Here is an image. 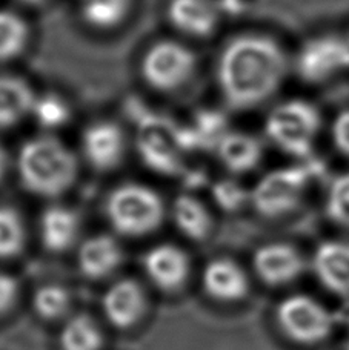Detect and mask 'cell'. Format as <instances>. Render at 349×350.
<instances>
[{
    "label": "cell",
    "instance_id": "cell-5",
    "mask_svg": "<svg viewBox=\"0 0 349 350\" xmlns=\"http://www.w3.org/2000/svg\"><path fill=\"white\" fill-rule=\"evenodd\" d=\"M309 183L311 174L300 166L274 170L254 186L251 192L254 208L266 218L289 215L302 206Z\"/></svg>",
    "mask_w": 349,
    "mask_h": 350
},
{
    "label": "cell",
    "instance_id": "cell-19",
    "mask_svg": "<svg viewBox=\"0 0 349 350\" xmlns=\"http://www.w3.org/2000/svg\"><path fill=\"white\" fill-rule=\"evenodd\" d=\"M36 96L23 79L0 76V131L12 128L33 112Z\"/></svg>",
    "mask_w": 349,
    "mask_h": 350
},
{
    "label": "cell",
    "instance_id": "cell-20",
    "mask_svg": "<svg viewBox=\"0 0 349 350\" xmlns=\"http://www.w3.org/2000/svg\"><path fill=\"white\" fill-rule=\"evenodd\" d=\"M171 214L177 229L191 240H205L213 229V218L209 211L196 197H177L172 203Z\"/></svg>",
    "mask_w": 349,
    "mask_h": 350
},
{
    "label": "cell",
    "instance_id": "cell-27",
    "mask_svg": "<svg viewBox=\"0 0 349 350\" xmlns=\"http://www.w3.org/2000/svg\"><path fill=\"white\" fill-rule=\"evenodd\" d=\"M31 114L43 128H60L70 118V106L55 94H47L43 97H36Z\"/></svg>",
    "mask_w": 349,
    "mask_h": 350
},
{
    "label": "cell",
    "instance_id": "cell-22",
    "mask_svg": "<svg viewBox=\"0 0 349 350\" xmlns=\"http://www.w3.org/2000/svg\"><path fill=\"white\" fill-rule=\"evenodd\" d=\"M102 335L96 323L86 315H77L65 324L60 334L62 350H99Z\"/></svg>",
    "mask_w": 349,
    "mask_h": 350
},
{
    "label": "cell",
    "instance_id": "cell-23",
    "mask_svg": "<svg viewBox=\"0 0 349 350\" xmlns=\"http://www.w3.org/2000/svg\"><path fill=\"white\" fill-rule=\"evenodd\" d=\"M29 39L28 25L14 12L0 11V62L21 55Z\"/></svg>",
    "mask_w": 349,
    "mask_h": 350
},
{
    "label": "cell",
    "instance_id": "cell-6",
    "mask_svg": "<svg viewBox=\"0 0 349 350\" xmlns=\"http://www.w3.org/2000/svg\"><path fill=\"white\" fill-rule=\"evenodd\" d=\"M197 59L190 48L174 40L154 43L142 59L143 80L155 91H177L190 82Z\"/></svg>",
    "mask_w": 349,
    "mask_h": 350
},
{
    "label": "cell",
    "instance_id": "cell-9",
    "mask_svg": "<svg viewBox=\"0 0 349 350\" xmlns=\"http://www.w3.org/2000/svg\"><path fill=\"white\" fill-rule=\"evenodd\" d=\"M127 140L122 128L113 122H96L82 134V152L97 171L107 172L122 163Z\"/></svg>",
    "mask_w": 349,
    "mask_h": 350
},
{
    "label": "cell",
    "instance_id": "cell-10",
    "mask_svg": "<svg viewBox=\"0 0 349 350\" xmlns=\"http://www.w3.org/2000/svg\"><path fill=\"white\" fill-rule=\"evenodd\" d=\"M303 257L294 246L286 243H270L254 255V269L261 281L282 286L294 281L302 273Z\"/></svg>",
    "mask_w": 349,
    "mask_h": 350
},
{
    "label": "cell",
    "instance_id": "cell-16",
    "mask_svg": "<svg viewBox=\"0 0 349 350\" xmlns=\"http://www.w3.org/2000/svg\"><path fill=\"white\" fill-rule=\"evenodd\" d=\"M203 286L219 301H237L246 295L248 278L233 260H213L205 267Z\"/></svg>",
    "mask_w": 349,
    "mask_h": 350
},
{
    "label": "cell",
    "instance_id": "cell-11",
    "mask_svg": "<svg viewBox=\"0 0 349 350\" xmlns=\"http://www.w3.org/2000/svg\"><path fill=\"white\" fill-rule=\"evenodd\" d=\"M219 8L214 0H170L168 18L180 33L208 37L219 25Z\"/></svg>",
    "mask_w": 349,
    "mask_h": 350
},
{
    "label": "cell",
    "instance_id": "cell-18",
    "mask_svg": "<svg viewBox=\"0 0 349 350\" xmlns=\"http://www.w3.org/2000/svg\"><path fill=\"white\" fill-rule=\"evenodd\" d=\"M217 155L228 171L245 174L259 166L263 146L257 137L251 134L228 133L217 143Z\"/></svg>",
    "mask_w": 349,
    "mask_h": 350
},
{
    "label": "cell",
    "instance_id": "cell-1",
    "mask_svg": "<svg viewBox=\"0 0 349 350\" xmlns=\"http://www.w3.org/2000/svg\"><path fill=\"white\" fill-rule=\"evenodd\" d=\"M285 49L271 37L246 34L233 39L217 62V83L233 109L245 111L266 102L288 74Z\"/></svg>",
    "mask_w": 349,
    "mask_h": 350
},
{
    "label": "cell",
    "instance_id": "cell-7",
    "mask_svg": "<svg viewBox=\"0 0 349 350\" xmlns=\"http://www.w3.org/2000/svg\"><path fill=\"white\" fill-rule=\"evenodd\" d=\"M294 66L305 83H326L349 70V39L335 34L315 36L298 49Z\"/></svg>",
    "mask_w": 349,
    "mask_h": 350
},
{
    "label": "cell",
    "instance_id": "cell-8",
    "mask_svg": "<svg viewBox=\"0 0 349 350\" xmlns=\"http://www.w3.org/2000/svg\"><path fill=\"white\" fill-rule=\"evenodd\" d=\"M280 327L302 345H315L326 340L333 330V318L315 299L307 295H292L277 309Z\"/></svg>",
    "mask_w": 349,
    "mask_h": 350
},
{
    "label": "cell",
    "instance_id": "cell-33",
    "mask_svg": "<svg viewBox=\"0 0 349 350\" xmlns=\"http://www.w3.org/2000/svg\"><path fill=\"white\" fill-rule=\"evenodd\" d=\"M348 39H349V36H348Z\"/></svg>",
    "mask_w": 349,
    "mask_h": 350
},
{
    "label": "cell",
    "instance_id": "cell-24",
    "mask_svg": "<svg viewBox=\"0 0 349 350\" xmlns=\"http://www.w3.org/2000/svg\"><path fill=\"white\" fill-rule=\"evenodd\" d=\"M25 226L21 215L11 208H0V258H11L22 252Z\"/></svg>",
    "mask_w": 349,
    "mask_h": 350
},
{
    "label": "cell",
    "instance_id": "cell-26",
    "mask_svg": "<svg viewBox=\"0 0 349 350\" xmlns=\"http://www.w3.org/2000/svg\"><path fill=\"white\" fill-rule=\"evenodd\" d=\"M33 304L39 317L45 320H55V318L65 315V312L70 308V295L60 286H42L36 292Z\"/></svg>",
    "mask_w": 349,
    "mask_h": 350
},
{
    "label": "cell",
    "instance_id": "cell-30",
    "mask_svg": "<svg viewBox=\"0 0 349 350\" xmlns=\"http://www.w3.org/2000/svg\"><path fill=\"white\" fill-rule=\"evenodd\" d=\"M10 155L6 152V149L0 145V181L5 178V175L8 174L10 170Z\"/></svg>",
    "mask_w": 349,
    "mask_h": 350
},
{
    "label": "cell",
    "instance_id": "cell-15",
    "mask_svg": "<svg viewBox=\"0 0 349 350\" xmlns=\"http://www.w3.org/2000/svg\"><path fill=\"white\" fill-rule=\"evenodd\" d=\"M40 240L49 252H64L76 243L80 218L76 211L65 206H51L40 218Z\"/></svg>",
    "mask_w": 349,
    "mask_h": 350
},
{
    "label": "cell",
    "instance_id": "cell-4",
    "mask_svg": "<svg viewBox=\"0 0 349 350\" xmlns=\"http://www.w3.org/2000/svg\"><path fill=\"white\" fill-rule=\"evenodd\" d=\"M105 212L117 234L137 239L160 228L165 218V204L151 187L127 183L109 193Z\"/></svg>",
    "mask_w": 349,
    "mask_h": 350
},
{
    "label": "cell",
    "instance_id": "cell-31",
    "mask_svg": "<svg viewBox=\"0 0 349 350\" xmlns=\"http://www.w3.org/2000/svg\"><path fill=\"white\" fill-rule=\"evenodd\" d=\"M18 2L27 3V5H39V3H43V2H45V0H18Z\"/></svg>",
    "mask_w": 349,
    "mask_h": 350
},
{
    "label": "cell",
    "instance_id": "cell-29",
    "mask_svg": "<svg viewBox=\"0 0 349 350\" xmlns=\"http://www.w3.org/2000/svg\"><path fill=\"white\" fill-rule=\"evenodd\" d=\"M17 281L10 275L0 272V315L11 309L17 298Z\"/></svg>",
    "mask_w": 349,
    "mask_h": 350
},
{
    "label": "cell",
    "instance_id": "cell-17",
    "mask_svg": "<svg viewBox=\"0 0 349 350\" xmlns=\"http://www.w3.org/2000/svg\"><path fill=\"white\" fill-rule=\"evenodd\" d=\"M79 267L85 277L99 280L113 273L122 262V249L109 235H94L79 249Z\"/></svg>",
    "mask_w": 349,
    "mask_h": 350
},
{
    "label": "cell",
    "instance_id": "cell-21",
    "mask_svg": "<svg viewBox=\"0 0 349 350\" xmlns=\"http://www.w3.org/2000/svg\"><path fill=\"white\" fill-rule=\"evenodd\" d=\"M79 3L83 21L96 29L117 28L131 10V0H79Z\"/></svg>",
    "mask_w": 349,
    "mask_h": 350
},
{
    "label": "cell",
    "instance_id": "cell-14",
    "mask_svg": "<svg viewBox=\"0 0 349 350\" xmlns=\"http://www.w3.org/2000/svg\"><path fill=\"white\" fill-rule=\"evenodd\" d=\"M103 312L116 327L127 329L140 320L145 310V297L139 284L131 280L117 281L103 297Z\"/></svg>",
    "mask_w": 349,
    "mask_h": 350
},
{
    "label": "cell",
    "instance_id": "cell-13",
    "mask_svg": "<svg viewBox=\"0 0 349 350\" xmlns=\"http://www.w3.org/2000/svg\"><path fill=\"white\" fill-rule=\"evenodd\" d=\"M314 271L323 286L341 297H349V241L329 240L317 247Z\"/></svg>",
    "mask_w": 349,
    "mask_h": 350
},
{
    "label": "cell",
    "instance_id": "cell-2",
    "mask_svg": "<svg viewBox=\"0 0 349 350\" xmlns=\"http://www.w3.org/2000/svg\"><path fill=\"white\" fill-rule=\"evenodd\" d=\"M17 172L23 187L39 197H59L74 185L79 161L64 142L39 135L25 142L17 157Z\"/></svg>",
    "mask_w": 349,
    "mask_h": 350
},
{
    "label": "cell",
    "instance_id": "cell-3",
    "mask_svg": "<svg viewBox=\"0 0 349 350\" xmlns=\"http://www.w3.org/2000/svg\"><path fill=\"white\" fill-rule=\"evenodd\" d=\"M320 129V111L302 98L279 103L265 122L266 135L272 145L296 159H307L313 154Z\"/></svg>",
    "mask_w": 349,
    "mask_h": 350
},
{
    "label": "cell",
    "instance_id": "cell-32",
    "mask_svg": "<svg viewBox=\"0 0 349 350\" xmlns=\"http://www.w3.org/2000/svg\"><path fill=\"white\" fill-rule=\"evenodd\" d=\"M348 350H349V346H348Z\"/></svg>",
    "mask_w": 349,
    "mask_h": 350
},
{
    "label": "cell",
    "instance_id": "cell-28",
    "mask_svg": "<svg viewBox=\"0 0 349 350\" xmlns=\"http://www.w3.org/2000/svg\"><path fill=\"white\" fill-rule=\"evenodd\" d=\"M331 139L337 152L349 159V109L337 112L331 123Z\"/></svg>",
    "mask_w": 349,
    "mask_h": 350
},
{
    "label": "cell",
    "instance_id": "cell-25",
    "mask_svg": "<svg viewBox=\"0 0 349 350\" xmlns=\"http://www.w3.org/2000/svg\"><path fill=\"white\" fill-rule=\"evenodd\" d=\"M325 212L334 224L349 230V172L340 174L331 181Z\"/></svg>",
    "mask_w": 349,
    "mask_h": 350
},
{
    "label": "cell",
    "instance_id": "cell-12",
    "mask_svg": "<svg viewBox=\"0 0 349 350\" xmlns=\"http://www.w3.org/2000/svg\"><path fill=\"white\" fill-rule=\"evenodd\" d=\"M143 266L149 280L160 289L172 291L185 283L190 273V261L180 247L159 245L146 252Z\"/></svg>",
    "mask_w": 349,
    "mask_h": 350
}]
</instances>
